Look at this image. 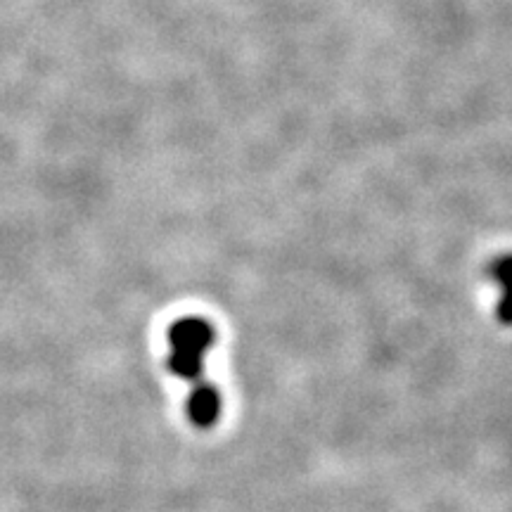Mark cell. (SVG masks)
<instances>
[{
  "mask_svg": "<svg viewBox=\"0 0 512 512\" xmlns=\"http://www.w3.org/2000/svg\"><path fill=\"white\" fill-rule=\"evenodd\" d=\"M169 370L183 382L204 380V361L216 344V330L207 318L183 316L169 328Z\"/></svg>",
  "mask_w": 512,
  "mask_h": 512,
  "instance_id": "1",
  "label": "cell"
},
{
  "mask_svg": "<svg viewBox=\"0 0 512 512\" xmlns=\"http://www.w3.org/2000/svg\"><path fill=\"white\" fill-rule=\"evenodd\" d=\"M223 399L221 392L209 380H200L190 384L188 399H185V415L195 427L209 430L221 418Z\"/></svg>",
  "mask_w": 512,
  "mask_h": 512,
  "instance_id": "2",
  "label": "cell"
},
{
  "mask_svg": "<svg viewBox=\"0 0 512 512\" xmlns=\"http://www.w3.org/2000/svg\"><path fill=\"white\" fill-rule=\"evenodd\" d=\"M491 283L498 287V306L496 316L503 325H512V254L498 256L489 266Z\"/></svg>",
  "mask_w": 512,
  "mask_h": 512,
  "instance_id": "3",
  "label": "cell"
}]
</instances>
